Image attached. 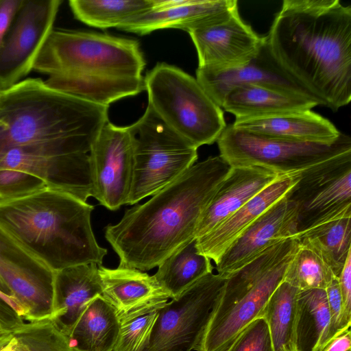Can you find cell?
Wrapping results in <instances>:
<instances>
[{
	"mask_svg": "<svg viewBox=\"0 0 351 351\" xmlns=\"http://www.w3.org/2000/svg\"><path fill=\"white\" fill-rule=\"evenodd\" d=\"M108 121V106L27 78L1 93L0 155L11 149L40 156L88 154Z\"/></svg>",
	"mask_w": 351,
	"mask_h": 351,
	"instance_id": "3957f363",
	"label": "cell"
},
{
	"mask_svg": "<svg viewBox=\"0 0 351 351\" xmlns=\"http://www.w3.org/2000/svg\"><path fill=\"white\" fill-rule=\"evenodd\" d=\"M326 293L330 315V339L346 327L343 322V304L338 278H334L326 287Z\"/></svg>",
	"mask_w": 351,
	"mask_h": 351,
	"instance_id": "8d00e7d4",
	"label": "cell"
},
{
	"mask_svg": "<svg viewBox=\"0 0 351 351\" xmlns=\"http://www.w3.org/2000/svg\"><path fill=\"white\" fill-rule=\"evenodd\" d=\"M286 197L296 208L298 236L321 223L351 215V152L300 172Z\"/></svg>",
	"mask_w": 351,
	"mask_h": 351,
	"instance_id": "8fae6325",
	"label": "cell"
},
{
	"mask_svg": "<svg viewBox=\"0 0 351 351\" xmlns=\"http://www.w3.org/2000/svg\"><path fill=\"white\" fill-rule=\"evenodd\" d=\"M300 173L280 175L242 207L206 234L197 238L200 253L215 263L236 239L273 204L286 196Z\"/></svg>",
	"mask_w": 351,
	"mask_h": 351,
	"instance_id": "7402d4cb",
	"label": "cell"
},
{
	"mask_svg": "<svg viewBox=\"0 0 351 351\" xmlns=\"http://www.w3.org/2000/svg\"><path fill=\"white\" fill-rule=\"evenodd\" d=\"M225 351H274L265 319L258 317L249 324Z\"/></svg>",
	"mask_w": 351,
	"mask_h": 351,
	"instance_id": "d590c367",
	"label": "cell"
},
{
	"mask_svg": "<svg viewBox=\"0 0 351 351\" xmlns=\"http://www.w3.org/2000/svg\"><path fill=\"white\" fill-rule=\"evenodd\" d=\"M54 274L0 228V295L23 319H51Z\"/></svg>",
	"mask_w": 351,
	"mask_h": 351,
	"instance_id": "7c38bea8",
	"label": "cell"
},
{
	"mask_svg": "<svg viewBox=\"0 0 351 351\" xmlns=\"http://www.w3.org/2000/svg\"><path fill=\"white\" fill-rule=\"evenodd\" d=\"M144 81L148 106L172 130L197 148L217 142L227 125L223 112L196 78L160 62Z\"/></svg>",
	"mask_w": 351,
	"mask_h": 351,
	"instance_id": "52a82bcc",
	"label": "cell"
},
{
	"mask_svg": "<svg viewBox=\"0 0 351 351\" xmlns=\"http://www.w3.org/2000/svg\"><path fill=\"white\" fill-rule=\"evenodd\" d=\"M335 277L331 268L315 250L300 242L283 280L299 291L326 289Z\"/></svg>",
	"mask_w": 351,
	"mask_h": 351,
	"instance_id": "1f68e13d",
	"label": "cell"
},
{
	"mask_svg": "<svg viewBox=\"0 0 351 351\" xmlns=\"http://www.w3.org/2000/svg\"><path fill=\"white\" fill-rule=\"evenodd\" d=\"M16 341L12 336L11 339L5 345L0 348V351H14L16 348Z\"/></svg>",
	"mask_w": 351,
	"mask_h": 351,
	"instance_id": "b9f144b4",
	"label": "cell"
},
{
	"mask_svg": "<svg viewBox=\"0 0 351 351\" xmlns=\"http://www.w3.org/2000/svg\"><path fill=\"white\" fill-rule=\"evenodd\" d=\"M237 129L282 140L331 144L341 132L328 119L311 110L238 119Z\"/></svg>",
	"mask_w": 351,
	"mask_h": 351,
	"instance_id": "603a6c76",
	"label": "cell"
},
{
	"mask_svg": "<svg viewBox=\"0 0 351 351\" xmlns=\"http://www.w3.org/2000/svg\"><path fill=\"white\" fill-rule=\"evenodd\" d=\"M330 340V315L322 289L299 291L293 344L298 351H321Z\"/></svg>",
	"mask_w": 351,
	"mask_h": 351,
	"instance_id": "4316f807",
	"label": "cell"
},
{
	"mask_svg": "<svg viewBox=\"0 0 351 351\" xmlns=\"http://www.w3.org/2000/svg\"><path fill=\"white\" fill-rule=\"evenodd\" d=\"M88 154L92 197L110 210L128 204L134 165L130 126H117L108 121L99 132Z\"/></svg>",
	"mask_w": 351,
	"mask_h": 351,
	"instance_id": "5bb4252c",
	"label": "cell"
},
{
	"mask_svg": "<svg viewBox=\"0 0 351 351\" xmlns=\"http://www.w3.org/2000/svg\"><path fill=\"white\" fill-rule=\"evenodd\" d=\"M134 165L128 204L152 196L192 167L197 148L167 125L147 105L143 116L130 125Z\"/></svg>",
	"mask_w": 351,
	"mask_h": 351,
	"instance_id": "ba28073f",
	"label": "cell"
},
{
	"mask_svg": "<svg viewBox=\"0 0 351 351\" xmlns=\"http://www.w3.org/2000/svg\"><path fill=\"white\" fill-rule=\"evenodd\" d=\"M93 205L46 188L0 201V228L53 271L81 265H101L108 251L94 236Z\"/></svg>",
	"mask_w": 351,
	"mask_h": 351,
	"instance_id": "5b68a950",
	"label": "cell"
},
{
	"mask_svg": "<svg viewBox=\"0 0 351 351\" xmlns=\"http://www.w3.org/2000/svg\"><path fill=\"white\" fill-rule=\"evenodd\" d=\"M145 60L138 40L86 31L53 29L33 70L49 87L109 106L145 90Z\"/></svg>",
	"mask_w": 351,
	"mask_h": 351,
	"instance_id": "277c9868",
	"label": "cell"
},
{
	"mask_svg": "<svg viewBox=\"0 0 351 351\" xmlns=\"http://www.w3.org/2000/svg\"><path fill=\"white\" fill-rule=\"evenodd\" d=\"M195 47L198 68L222 71L241 66L257 53L265 36L257 34L240 16H228L187 32Z\"/></svg>",
	"mask_w": 351,
	"mask_h": 351,
	"instance_id": "9a60e30c",
	"label": "cell"
},
{
	"mask_svg": "<svg viewBox=\"0 0 351 351\" xmlns=\"http://www.w3.org/2000/svg\"><path fill=\"white\" fill-rule=\"evenodd\" d=\"M297 212L286 196L252 222L215 263L217 274L227 276L271 245L298 237Z\"/></svg>",
	"mask_w": 351,
	"mask_h": 351,
	"instance_id": "e0dca14e",
	"label": "cell"
},
{
	"mask_svg": "<svg viewBox=\"0 0 351 351\" xmlns=\"http://www.w3.org/2000/svg\"><path fill=\"white\" fill-rule=\"evenodd\" d=\"M196 80L220 108L229 91L244 85L265 86L319 103L279 64L269 49L265 36L257 53L247 63L222 71L197 68Z\"/></svg>",
	"mask_w": 351,
	"mask_h": 351,
	"instance_id": "2e32d148",
	"label": "cell"
},
{
	"mask_svg": "<svg viewBox=\"0 0 351 351\" xmlns=\"http://www.w3.org/2000/svg\"><path fill=\"white\" fill-rule=\"evenodd\" d=\"M321 351H351L350 327L333 337Z\"/></svg>",
	"mask_w": 351,
	"mask_h": 351,
	"instance_id": "60d3db41",
	"label": "cell"
},
{
	"mask_svg": "<svg viewBox=\"0 0 351 351\" xmlns=\"http://www.w3.org/2000/svg\"><path fill=\"white\" fill-rule=\"evenodd\" d=\"M60 0H23L0 46V88L15 85L32 70L53 29Z\"/></svg>",
	"mask_w": 351,
	"mask_h": 351,
	"instance_id": "4fadbf2b",
	"label": "cell"
},
{
	"mask_svg": "<svg viewBox=\"0 0 351 351\" xmlns=\"http://www.w3.org/2000/svg\"><path fill=\"white\" fill-rule=\"evenodd\" d=\"M299 241L315 250L337 278L351 254V215L332 219L298 236Z\"/></svg>",
	"mask_w": 351,
	"mask_h": 351,
	"instance_id": "f1b7e54d",
	"label": "cell"
},
{
	"mask_svg": "<svg viewBox=\"0 0 351 351\" xmlns=\"http://www.w3.org/2000/svg\"><path fill=\"white\" fill-rule=\"evenodd\" d=\"M343 304V322L346 327L351 324V254L337 277Z\"/></svg>",
	"mask_w": 351,
	"mask_h": 351,
	"instance_id": "74e56055",
	"label": "cell"
},
{
	"mask_svg": "<svg viewBox=\"0 0 351 351\" xmlns=\"http://www.w3.org/2000/svg\"><path fill=\"white\" fill-rule=\"evenodd\" d=\"M12 333L0 337V348L5 345L12 338Z\"/></svg>",
	"mask_w": 351,
	"mask_h": 351,
	"instance_id": "7bdbcfd3",
	"label": "cell"
},
{
	"mask_svg": "<svg viewBox=\"0 0 351 351\" xmlns=\"http://www.w3.org/2000/svg\"><path fill=\"white\" fill-rule=\"evenodd\" d=\"M23 0H0V46Z\"/></svg>",
	"mask_w": 351,
	"mask_h": 351,
	"instance_id": "ab89813d",
	"label": "cell"
},
{
	"mask_svg": "<svg viewBox=\"0 0 351 351\" xmlns=\"http://www.w3.org/2000/svg\"><path fill=\"white\" fill-rule=\"evenodd\" d=\"M299 244L298 238L281 241L226 276L196 351H225L243 328L261 317Z\"/></svg>",
	"mask_w": 351,
	"mask_h": 351,
	"instance_id": "8992f818",
	"label": "cell"
},
{
	"mask_svg": "<svg viewBox=\"0 0 351 351\" xmlns=\"http://www.w3.org/2000/svg\"><path fill=\"white\" fill-rule=\"evenodd\" d=\"M101 296L114 308L121 324L158 311L170 299L154 276L123 266L98 265Z\"/></svg>",
	"mask_w": 351,
	"mask_h": 351,
	"instance_id": "ac0fdd59",
	"label": "cell"
},
{
	"mask_svg": "<svg viewBox=\"0 0 351 351\" xmlns=\"http://www.w3.org/2000/svg\"><path fill=\"white\" fill-rule=\"evenodd\" d=\"M69 3L77 20L100 29H119L153 8V0H71Z\"/></svg>",
	"mask_w": 351,
	"mask_h": 351,
	"instance_id": "f546056e",
	"label": "cell"
},
{
	"mask_svg": "<svg viewBox=\"0 0 351 351\" xmlns=\"http://www.w3.org/2000/svg\"><path fill=\"white\" fill-rule=\"evenodd\" d=\"M9 334H10V332H6L0 328V337Z\"/></svg>",
	"mask_w": 351,
	"mask_h": 351,
	"instance_id": "ee69618b",
	"label": "cell"
},
{
	"mask_svg": "<svg viewBox=\"0 0 351 351\" xmlns=\"http://www.w3.org/2000/svg\"><path fill=\"white\" fill-rule=\"evenodd\" d=\"M121 322L112 306L101 296L94 298L68 337L73 351H112Z\"/></svg>",
	"mask_w": 351,
	"mask_h": 351,
	"instance_id": "484cf974",
	"label": "cell"
},
{
	"mask_svg": "<svg viewBox=\"0 0 351 351\" xmlns=\"http://www.w3.org/2000/svg\"><path fill=\"white\" fill-rule=\"evenodd\" d=\"M47 188L45 182L19 170L0 169V201L24 197Z\"/></svg>",
	"mask_w": 351,
	"mask_h": 351,
	"instance_id": "e575fe53",
	"label": "cell"
},
{
	"mask_svg": "<svg viewBox=\"0 0 351 351\" xmlns=\"http://www.w3.org/2000/svg\"><path fill=\"white\" fill-rule=\"evenodd\" d=\"M279 64L333 112L351 100V6L284 0L265 36Z\"/></svg>",
	"mask_w": 351,
	"mask_h": 351,
	"instance_id": "6da1fadb",
	"label": "cell"
},
{
	"mask_svg": "<svg viewBox=\"0 0 351 351\" xmlns=\"http://www.w3.org/2000/svg\"><path fill=\"white\" fill-rule=\"evenodd\" d=\"M299 290L282 281L268 300L261 315L267 324L274 351L294 346V328Z\"/></svg>",
	"mask_w": 351,
	"mask_h": 351,
	"instance_id": "4dcf8cb0",
	"label": "cell"
},
{
	"mask_svg": "<svg viewBox=\"0 0 351 351\" xmlns=\"http://www.w3.org/2000/svg\"><path fill=\"white\" fill-rule=\"evenodd\" d=\"M220 156L230 166H256L278 174L298 173L351 152V138L341 134L331 144L272 138L227 125L218 138Z\"/></svg>",
	"mask_w": 351,
	"mask_h": 351,
	"instance_id": "9c48e42d",
	"label": "cell"
},
{
	"mask_svg": "<svg viewBox=\"0 0 351 351\" xmlns=\"http://www.w3.org/2000/svg\"><path fill=\"white\" fill-rule=\"evenodd\" d=\"M24 324L23 317L0 295V328L12 333Z\"/></svg>",
	"mask_w": 351,
	"mask_h": 351,
	"instance_id": "f35d334b",
	"label": "cell"
},
{
	"mask_svg": "<svg viewBox=\"0 0 351 351\" xmlns=\"http://www.w3.org/2000/svg\"><path fill=\"white\" fill-rule=\"evenodd\" d=\"M19 170L43 180L48 189L67 193L87 202L92 197L88 154L39 156L15 149L0 155V169Z\"/></svg>",
	"mask_w": 351,
	"mask_h": 351,
	"instance_id": "d6986e66",
	"label": "cell"
},
{
	"mask_svg": "<svg viewBox=\"0 0 351 351\" xmlns=\"http://www.w3.org/2000/svg\"><path fill=\"white\" fill-rule=\"evenodd\" d=\"M158 311L121 324L112 351H143L147 344Z\"/></svg>",
	"mask_w": 351,
	"mask_h": 351,
	"instance_id": "836d02e7",
	"label": "cell"
},
{
	"mask_svg": "<svg viewBox=\"0 0 351 351\" xmlns=\"http://www.w3.org/2000/svg\"><path fill=\"white\" fill-rule=\"evenodd\" d=\"M98 265L81 264L55 271L51 319L67 337L90 302L102 294Z\"/></svg>",
	"mask_w": 351,
	"mask_h": 351,
	"instance_id": "cb8c5ba5",
	"label": "cell"
},
{
	"mask_svg": "<svg viewBox=\"0 0 351 351\" xmlns=\"http://www.w3.org/2000/svg\"><path fill=\"white\" fill-rule=\"evenodd\" d=\"M288 351H298L295 347H293L292 348L289 349Z\"/></svg>",
	"mask_w": 351,
	"mask_h": 351,
	"instance_id": "f6af8a7d",
	"label": "cell"
},
{
	"mask_svg": "<svg viewBox=\"0 0 351 351\" xmlns=\"http://www.w3.org/2000/svg\"><path fill=\"white\" fill-rule=\"evenodd\" d=\"M2 91H3V90H1V88H0V97H1V95Z\"/></svg>",
	"mask_w": 351,
	"mask_h": 351,
	"instance_id": "bcb514c9",
	"label": "cell"
},
{
	"mask_svg": "<svg viewBox=\"0 0 351 351\" xmlns=\"http://www.w3.org/2000/svg\"><path fill=\"white\" fill-rule=\"evenodd\" d=\"M226 278L210 273L165 303L143 351L195 350Z\"/></svg>",
	"mask_w": 351,
	"mask_h": 351,
	"instance_id": "30bf717a",
	"label": "cell"
},
{
	"mask_svg": "<svg viewBox=\"0 0 351 351\" xmlns=\"http://www.w3.org/2000/svg\"><path fill=\"white\" fill-rule=\"evenodd\" d=\"M196 243L194 238L180 246L158 265L154 275L171 298L213 272L211 261L199 252Z\"/></svg>",
	"mask_w": 351,
	"mask_h": 351,
	"instance_id": "83f0119b",
	"label": "cell"
},
{
	"mask_svg": "<svg viewBox=\"0 0 351 351\" xmlns=\"http://www.w3.org/2000/svg\"><path fill=\"white\" fill-rule=\"evenodd\" d=\"M230 166L220 156L195 163L145 203L128 209L105 238L119 266L143 271L158 265L195 238L201 216Z\"/></svg>",
	"mask_w": 351,
	"mask_h": 351,
	"instance_id": "7a4b0ae2",
	"label": "cell"
},
{
	"mask_svg": "<svg viewBox=\"0 0 351 351\" xmlns=\"http://www.w3.org/2000/svg\"><path fill=\"white\" fill-rule=\"evenodd\" d=\"M315 100L261 85H244L229 91L221 108L235 119L311 110Z\"/></svg>",
	"mask_w": 351,
	"mask_h": 351,
	"instance_id": "d4e9b609",
	"label": "cell"
},
{
	"mask_svg": "<svg viewBox=\"0 0 351 351\" xmlns=\"http://www.w3.org/2000/svg\"><path fill=\"white\" fill-rule=\"evenodd\" d=\"M12 335L14 351H73L69 337L51 319L25 323Z\"/></svg>",
	"mask_w": 351,
	"mask_h": 351,
	"instance_id": "d6a6232c",
	"label": "cell"
},
{
	"mask_svg": "<svg viewBox=\"0 0 351 351\" xmlns=\"http://www.w3.org/2000/svg\"><path fill=\"white\" fill-rule=\"evenodd\" d=\"M280 175L256 166L230 167L201 216L195 238L215 228Z\"/></svg>",
	"mask_w": 351,
	"mask_h": 351,
	"instance_id": "44dd1931",
	"label": "cell"
},
{
	"mask_svg": "<svg viewBox=\"0 0 351 351\" xmlns=\"http://www.w3.org/2000/svg\"><path fill=\"white\" fill-rule=\"evenodd\" d=\"M237 9V0H153L152 10L132 17L119 29L140 35L169 28L188 32Z\"/></svg>",
	"mask_w": 351,
	"mask_h": 351,
	"instance_id": "ffe728a7",
	"label": "cell"
}]
</instances>
